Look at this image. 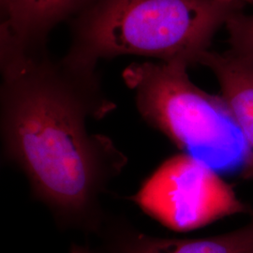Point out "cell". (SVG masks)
Wrapping results in <instances>:
<instances>
[{"mask_svg": "<svg viewBox=\"0 0 253 253\" xmlns=\"http://www.w3.org/2000/svg\"><path fill=\"white\" fill-rule=\"evenodd\" d=\"M0 69L4 159L59 226L98 235L107 218L101 198L127 157L108 136L87 130L88 119L117 108L96 69L54 59L46 47H0Z\"/></svg>", "mask_w": 253, "mask_h": 253, "instance_id": "obj_1", "label": "cell"}, {"mask_svg": "<svg viewBox=\"0 0 253 253\" xmlns=\"http://www.w3.org/2000/svg\"><path fill=\"white\" fill-rule=\"evenodd\" d=\"M243 6L237 0H94L70 22L64 58L90 69L120 55L197 65Z\"/></svg>", "mask_w": 253, "mask_h": 253, "instance_id": "obj_2", "label": "cell"}, {"mask_svg": "<svg viewBox=\"0 0 253 253\" xmlns=\"http://www.w3.org/2000/svg\"><path fill=\"white\" fill-rule=\"evenodd\" d=\"M188 69L147 60L129 64L122 77L140 116L182 153L215 170L237 163L242 168L246 146L226 101L194 84Z\"/></svg>", "mask_w": 253, "mask_h": 253, "instance_id": "obj_3", "label": "cell"}, {"mask_svg": "<svg viewBox=\"0 0 253 253\" xmlns=\"http://www.w3.org/2000/svg\"><path fill=\"white\" fill-rule=\"evenodd\" d=\"M130 200L145 214L177 232L253 213L215 169L185 153L166 160Z\"/></svg>", "mask_w": 253, "mask_h": 253, "instance_id": "obj_4", "label": "cell"}, {"mask_svg": "<svg viewBox=\"0 0 253 253\" xmlns=\"http://www.w3.org/2000/svg\"><path fill=\"white\" fill-rule=\"evenodd\" d=\"M93 253H253V213L249 223L229 233L179 239L147 235L121 217H107Z\"/></svg>", "mask_w": 253, "mask_h": 253, "instance_id": "obj_5", "label": "cell"}, {"mask_svg": "<svg viewBox=\"0 0 253 253\" xmlns=\"http://www.w3.org/2000/svg\"><path fill=\"white\" fill-rule=\"evenodd\" d=\"M94 0H0V46L46 47L54 27L71 22Z\"/></svg>", "mask_w": 253, "mask_h": 253, "instance_id": "obj_6", "label": "cell"}, {"mask_svg": "<svg viewBox=\"0 0 253 253\" xmlns=\"http://www.w3.org/2000/svg\"><path fill=\"white\" fill-rule=\"evenodd\" d=\"M199 64L211 70L217 79L219 95L226 101L246 146L241 177L253 181V55L234 50L208 51Z\"/></svg>", "mask_w": 253, "mask_h": 253, "instance_id": "obj_7", "label": "cell"}, {"mask_svg": "<svg viewBox=\"0 0 253 253\" xmlns=\"http://www.w3.org/2000/svg\"><path fill=\"white\" fill-rule=\"evenodd\" d=\"M225 27L232 50L253 55V14L236 12L227 21Z\"/></svg>", "mask_w": 253, "mask_h": 253, "instance_id": "obj_8", "label": "cell"}, {"mask_svg": "<svg viewBox=\"0 0 253 253\" xmlns=\"http://www.w3.org/2000/svg\"><path fill=\"white\" fill-rule=\"evenodd\" d=\"M71 253H93V252L92 248L87 244H73L71 248Z\"/></svg>", "mask_w": 253, "mask_h": 253, "instance_id": "obj_9", "label": "cell"}, {"mask_svg": "<svg viewBox=\"0 0 253 253\" xmlns=\"http://www.w3.org/2000/svg\"><path fill=\"white\" fill-rule=\"evenodd\" d=\"M237 1H240V2H242V3H248V4H253V0H237Z\"/></svg>", "mask_w": 253, "mask_h": 253, "instance_id": "obj_10", "label": "cell"}]
</instances>
